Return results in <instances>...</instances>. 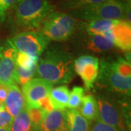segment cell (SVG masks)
I'll use <instances>...</instances> for the list:
<instances>
[{"label":"cell","instance_id":"19","mask_svg":"<svg viewBox=\"0 0 131 131\" xmlns=\"http://www.w3.org/2000/svg\"><path fill=\"white\" fill-rule=\"evenodd\" d=\"M31 123L28 114V109L25 106L23 111L15 117L10 131H31Z\"/></svg>","mask_w":131,"mask_h":131},{"label":"cell","instance_id":"22","mask_svg":"<svg viewBox=\"0 0 131 131\" xmlns=\"http://www.w3.org/2000/svg\"><path fill=\"white\" fill-rule=\"evenodd\" d=\"M108 0H63L61 3V8L69 11L84 8L88 6L105 2Z\"/></svg>","mask_w":131,"mask_h":131},{"label":"cell","instance_id":"27","mask_svg":"<svg viewBox=\"0 0 131 131\" xmlns=\"http://www.w3.org/2000/svg\"><path fill=\"white\" fill-rule=\"evenodd\" d=\"M14 118L6 110L0 112V128L10 129Z\"/></svg>","mask_w":131,"mask_h":131},{"label":"cell","instance_id":"29","mask_svg":"<svg viewBox=\"0 0 131 131\" xmlns=\"http://www.w3.org/2000/svg\"><path fill=\"white\" fill-rule=\"evenodd\" d=\"M38 106H39V108L43 110L45 112H52V110H54V108L52 106L51 102L49 99V97H45L42 100H40L39 101V103H38Z\"/></svg>","mask_w":131,"mask_h":131},{"label":"cell","instance_id":"8","mask_svg":"<svg viewBox=\"0 0 131 131\" xmlns=\"http://www.w3.org/2000/svg\"><path fill=\"white\" fill-rule=\"evenodd\" d=\"M18 51L10 42L0 45V83L9 86L16 84L15 58Z\"/></svg>","mask_w":131,"mask_h":131},{"label":"cell","instance_id":"18","mask_svg":"<svg viewBox=\"0 0 131 131\" xmlns=\"http://www.w3.org/2000/svg\"><path fill=\"white\" fill-rule=\"evenodd\" d=\"M119 20H95L85 26V30L89 35L103 36L105 32L112 30L113 26Z\"/></svg>","mask_w":131,"mask_h":131},{"label":"cell","instance_id":"4","mask_svg":"<svg viewBox=\"0 0 131 131\" xmlns=\"http://www.w3.org/2000/svg\"><path fill=\"white\" fill-rule=\"evenodd\" d=\"M77 20L66 13L52 12L40 25L41 32L52 41H65L74 33Z\"/></svg>","mask_w":131,"mask_h":131},{"label":"cell","instance_id":"32","mask_svg":"<svg viewBox=\"0 0 131 131\" xmlns=\"http://www.w3.org/2000/svg\"><path fill=\"white\" fill-rule=\"evenodd\" d=\"M31 131H43V130H40L39 128H31Z\"/></svg>","mask_w":131,"mask_h":131},{"label":"cell","instance_id":"33","mask_svg":"<svg viewBox=\"0 0 131 131\" xmlns=\"http://www.w3.org/2000/svg\"><path fill=\"white\" fill-rule=\"evenodd\" d=\"M0 131H10V129H5V128H0Z\"/></svg>","mask_w":131,"mask_h":131},{"label":"cell","instance_id":"34","mask_svg":"<svg viewBox=\"0 0 131 131\" xmlns=\"http://www.w3.org/2000/svg\"><path fill=\"white\" fill-rule=\"evenodd\" d=\"M117 1L122 2H131L130 0H117Z\"/></svg>","mask_w":131,"mask_h":131},{"label":"cell","instance_id":"3","mask_svg":"<svg viewBox=\"0 0 131 131\" xmlns=\"http://www.w3.org/2000/svg\"><path fill=\"white\" fill-rule=\"evenodd\" d=\"M127 2L117 0H108L105 2L88 6L81 9L71 10L69 15L85 21L95 20H125Z\"/></svg>","mask_w":131,"mask_h":131},{"label":"cell","instance_id":"11","mask_svg":"<svg viewBox=\"0 0 131 131\" xmlns=\"http://www.w3.org/2000/svg\"><path fill=\"white\" fill-rule=\"evenodd\" d=\"M114 45L125 52L131 50V24L126 20H119L112 28Z\"/></svg>","mask_w":131,"mask_h":131},{"label":"cell","instance_id":"12","mask_svg":"<svg viewBox=\"0 0 131 131\" xmlns=\"http://www.w3.org/2000/svg\"><path fill=\"white\" fill-rule=\"evenodd\" d=\"M4 104L6 111L13 118L23 111L26 106V101L21 90L17 84L8 86L7 95Z\"/></svg>","mask_w":131,"mask_h":131},{"label":"cell","instance_id":"15","mask_svg":"<svg viewBox=\"0 0 131 131\" xmlns=\"http://www.w3.org/2000/svg\"><path fill=\"white\" fill-rule=\"evenodd\" d=\"M70 90L66 85H60L52 88L48 95L54 110L65 111L67 108Z\"/></svg>","mask_w":131,"mask_h":131},{"label":"cell","instance_id":"7","mask_svg":"<svg viewBox=\"0 0 131 131\" xmlns=\"http://www.w3.org/2000/svg\"><path fill=\"white\" fill-rule=\"evenodd\" d=\"M9 41L18 52L37 57L42 55L50 43V39L39 31L19 33Z\"/></svg>","mask_w":131,"mask_h":131},{"label":"cell","instance_id":"23","mask_svg":"<svg viewBox=\"0 0 131 131\" xmlns=\"http://www.w3.org/2000/svg\"><path fill=\"white\" fill-rule=\"evenodd\" d=\"M84 90L83 88L80 86H74L70 91L67 108L69 109L79 108L84 97Z\"/></svg>","mask_w":131,"mask_h":131},{"label":"cell","instance_id":"31","mask_svg":"<svg viewBox=\"0 0 131 131\" xmlns=\"http://www.w3.org/2000/svg\"><path fill=\"white\" fill-rule=\"evenodd\" d=\"M5 110V105L3 104V103H2L0 102V112H2V111H4Z\"/></svg>","mask_w":131,"mask_h":131},{"label":"cell","instance_id":"16","mask_svg":"<svg viewBox=\"0 0 131 131\" xmlns=\"http://www.w3.org/2000/svg\"><path fill=\"white\" fill-rule=\"evenodd\" d=\"M79 108V112L88 122H94L98 119V103L93 95H84Z\"/></svg>","mask_w":131,"mask_h":131},{"label":"cell","instance_id":"24","mask_svg":"<svg viewBox=\"0 0 131 131\" xmlns=\"http://www.w3.org/2000/svg\"><path fill=\"white\" fill-rule=\"evenodd\" d=\"M37 68L31 70H25L24 69L16 66V83H18L21 86L26 84L28 82L33 79V77L36 74Z\"/></svg>","mask_w":131,"mask_h":131},{"label":"cell","instance_id":"21","mask_svg":"<svg viewBox=\"0 0 131 131\" xmlns=\"http://www.w3.org/2000/svg\"><path fill=\"white\" fill-rule=\"evenodd\" d=\"M39 61V57L33 56L24 52H18L15 58V63L25 70H31L37 68Z\"/></svg>","mask_w":131,"mask_h":131},{"label":"cell","instance_id":"13","mask_svg":"<svg viewBox=\"0 0 131 131\" xmlns=\"http://www.w3.org/2000/svg\"><path fill=\"white\" fill-rule=\"evenodd\" d=\"M39 128L43 131H66L65 111L52 110L45 113Z\"/></svg>","mask_w":131,"mask_h":131},{"label":"cell","instance_id":"28","mask_svg":"<svg viewBox=\"0 0 131 131\" xmlns=\"http://www.w3.org/2000/svg\"><path fill=\"white\" fill-rule=\"evenodd\" d=\"M89 131H119L115 127L108 125L106 123L101 122L99 120H95L91 125Z\"/></svg>","mask_w":131,"mask_h":131},{"label":"cell","instance_id":"25","mask_svg":"<svg viewBox=\"0 0 131 131\" xmlns=\"http://www.w3.org/2000/svg\"><path fill=\"white\" fill-rule=\"evenodd\" d=\"M27 109L28 117L31 123V128H39L46 112L39 108H27Z\"/></svg>","mask_w":131,"mask_h":131},{"label":"cell","instance_id":"9","mask_svg":"<svg viewBox=\"0 0 131 131\" xmlns=\"http://www.w3.org/2000/svg\"><path fill=\"white\" fill-rule=\"evenodd\" d=\"M75 73L81 77L87 90H91L99 74V60L92 56H82L74 62Z\"/></svg>","mask_w":131,"mask_h":131},{"label":"cell","instance_id":"6","mask_svg":"<svg viewBox=\"0 0 131 131\" xmlns=\"http://www.w3.org/2000/svg\"><path fill=\"white\" fill-rule=\"evenodd\" d=\"M97 84L122 99H128L131 93V78H124L112 69L108 61L102 60L99 65Z\"/></svg>","mask_w":131,"mask_h":131},{"label":"cell","instance_id":"14","mask_svg":"<svg viewBox=\"0 0 131 131\" xmlns=\"http://www.w3.org/2000/svg\"><path fill=\"white\" fill-rule=\"evenodd\" d=\"M66 114V131H89L90 122L77 109H68Z\"/></svg>","mask_w":131,"mask_h":131},{"label":"cell","instance_id":"26","mask_svg":"<svg viewBox=\"0 0 131 131\" xmlns=\"http://www.w3.org/2000/svg\"><path fill=\"white\" fill-rule=\"evenodd\" d=\"M16 0H0V24L5 21L7 11L10 9Z\"/></svg>","mask_w":131,"mask_h":131},{"label":"cell","instance_id":"10","mask_svg":"<svg viewBox=\"0 0 131 131\" xmlns=\"http://www.w3.org/2000/svg\"><path fill=\"white\" fill-rule=\"evenodd\" d=\"M52 85L42 78L31 79L23 85L21 92L26 101V106L28 108H39V101L48 96Z\"/></svg>","mask_w":131,"mask_h":131},{"label":"cell","instance_id":"1","mask_svg":"<svg viewBox=\"0 0 131 131\" xmlns=\"http://www.w3.org/2000/svg\"><path fill=\"white\" fill-rule=\"evenodd\" d=\"M73 56L61 49H51L44 53L36 73L52 84H68L74 78Z\"/></svg>","mask_w":131,"mask_h":131},{"label":"cell","instance_id":"5","mask_svg":"<svg viewBox=\"0 0 131 131\" xmlns=\"http://www.w3.org/2000/svg\"><path fill=\"white\" fill-rule=\"evenodd\" d=\"M98 119L119 131H130V124L127 121L118 101L108 95L98 94Z\"/></svg>","mask_w":131,"mask_h":131},{"label":"cell","instance_id":"2","mask_svg":"<svg viewBox=\"0 0 131 131\" xmlns=\"http://www.w3.org/2000/svg\"><path fill=\"white\" fill-rule=\"evenodd\" d=\"M13 6L15 24L26 29L39 28L54 10L48 0H16Z\"/></svg>","mask_w":131,"mask_h":131},{"label":"cell","instance_id":"17","mask_svg":"<svg viewBox=\"0 0 131 131\" xmlns=\"http://www.w3.org/2000/svg\"><path fill=\"white\" fill-rule=\"evenodd\" d=\"M113 47V42L103 36L90 35L86 41V48L95 52L108 51L112 49Z\"/></svg>","mask_w":131,"mask_h":131},{"label":"cell","instance_id":"30","mask_svg":"<svg viewBox=\"0 0 131 131\" xmlns=\"http://www.w3.org/2000/svg\"><path fill=\"white\" fill-rule=\"evenodd\" d=\"M7 92H8V86L0 83V102L3 104L5 103V99L7 98Z\"/></svg>","mask_w":131,"mask_h":131},{"label":"cell","instance_id":"20","mask_svg":"<svg viewBox=\"0 0 131 131\" xmlns=\"http://www.w3.org/2000/svg\"><path fill=\"white\" fill-rule=\"evenodd\" d=\"M110 67L114 71L124 78H131L130 63L123 58H118L117 60L108 61Z\"/></svg>","mask_w":131,"mask_h":131}]
</instances>
